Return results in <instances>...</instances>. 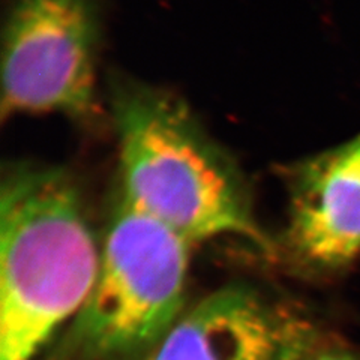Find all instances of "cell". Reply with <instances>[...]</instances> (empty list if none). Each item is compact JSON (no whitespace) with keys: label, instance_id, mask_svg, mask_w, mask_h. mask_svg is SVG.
I'll use <instances>...</instances> for the list:
<instances>
[{"label":"cell","instance_id":"obj_1","mask_svg":"<svg viewBox=\"0 0 360 360\" xmlns=\"http://www.w3.org/2000/svg\"><path fill=\"white\" fill-rule=\"evenodd\" d=\"M110 105L122 200L189 243L227 236L264 254L275 252L254 217L238 164L209 137L182 99L117 78Z\"/></svg>","mask_w":360,"mask_h":360},{"label":"cell","instance_id":"obj_2","mask_svg":"<svg viewBox=\"0 0 360 360\" xmlns=\"http://www.w3.org/2000/svg\"><path fill=\"white\" fill-rule=\"evenodd\" d=\"M101 245L62 167L13 162L0 185V360H33L92 290Z\"/></svg>","mask_w":360,"mask_h":360},{"label":"cell","instance_id":"obj_3","mask_svg":"<svg viewBox=\"0 0 360 360\" xmlns=\"http://www.w3.org/2000/svg\"><path fill=\"white\" fill-rule=\"evenodd\" d=\"M189 246L119 197L95 284L44 360H146L186 309Z\"/></svg>","mask_w":360,"mask_h":360},{"label":"cell","instance_id":"obj_4","mask_svg":"<svg viewBox=\"0 0 360 360\" xmlns=\"http://www.w3.org/2000/svg\"><path fill=\"white\" fill-rule=\"evenodd\" d=\"M98 41L95 0H14L4 30V111L94 112Z\"/></svg>","mask_w":360,"mask_h":360},{"label":"cell","instance_id":"obj_5","mask_svg":"<svg viewBox=\"0 0 360 360\" xmlns=\"http://www.w3.org/2000/svg\"><path fill=\"white\" fill-rule=\"evenodd\" d=\"M329 342L308 312L233 283L186 308L146 360H308Z\"/></svg>","mask_w":360,"mask_h":360},{"label":"cell","instance_id":"obj_6","mask_svg":"<svg viewBox=\"0 0 360 360\" xmlns=\"http://www.w3.org/2000/svg\"><path fill=\"white\" fill-rule=\"evenodd\" d=\"M288 217L281 246L315 276H333L360 257V134L285 170Z\"/></svg>","mask_w":360,"mask_h":360},{"label":"cell","instance_id":"obj_7","mask_svg":"<svg viewBox=\"0 0 360 360\" xmlns=\"http://www.w3.org/2000/svg\"><path fill=\"white\" fill-rule=\"evenodd\" d=\"M308 360H360V352L356 348L330 341Z\"/></svg>","mask_w":360,"mask_h":360}]
</instances>
